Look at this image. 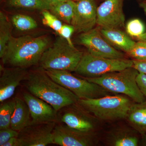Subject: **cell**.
<instances>
[{"mask_svg":"<svg viewBox=\"0 0 146 146\" xmlns=\"http://www.w3.org/2000/svg\"><path fill=\"white\" fill-rule=\"evenodd\" d=\"M24 81V86L29 92L48 103L57 111L76 103L79 99L71 91L53 80L41 67L29 72Z\"/></svg>","mask_w":146,"mask_h":146,"instance_id":"obj_1","label":"cell"},{"mask_svg":"<svg viewBox=\"0 0 146 146\" xmlns=\"http://www.w3.org/2000/svg\"><path fill=\"white\" fill-rule=\"evenodd\" d=\"M47 36H11L1 58L4 64L27 68L37 65L49 46Z\"/></svg>","mask_w":146,"mask_h":146,"instance_id":"obj_2","label":"cell"},{"mask_svg":"<svg viewBox=\"0 0 146 146\" xmlns=\"http://www.w3.org/2000/svg\"><path fill=\"white\" fill-rule=\"evenodd\" d=\"M133 102L125 95L117 94L98 98L79 99L76 103L99 120L113 121L126 119Z\"/></svg>","mask_w":146,"mask_h":146,"instance_id":"obj_3","label":"cell"},{"mask_svg":"<svg viewBox=\"0 0 146 146\" xmlns=\"http://www.w3.org/2000/svg\"><path fill=\"white\" fill-rule=\"evenodd\" d=\"M139 74L136 69L130 67L112 72L94 78H84L113 94H121L130 98L134 102L142 103L146 99L136 81Z\"/></svg>","mask_w":146,"mask_h":146,"instance_id":"obj_4","label":"cell"},{"mask_svg":"<svg viewBox=\"0 0 146 146\" xmlns=\"http://www.w3.org/2000/svg\"><path fill=\"white\" fill-rule=\"evenodd\" d=\"M83 54V52L71 46L59 36L45 51L39 64L44 70L74 72Z\"/></svg>","mask_w":146,"mask_h":146,"instance_id":"obj_5","label":"cell"},{"mask_svg":"<svg viewBox=\"0 0 146 146\" xmlns=\"http://www.w3.org/2000/svg\"><path fill=\"white\" fill-rule=\"evenodd\" d=\"M44 70L53 80L71 91L79 99L98 98L115 94L85 78L77 77L69 71L53 70Z\"/></svg>","mask_w":146,"mask_h":146,"instance_id":"obj_6","label":"cell"},{"mask_svg":"<svg viewBox=\"0 0 146 146\" xmlns=\"http://www.w3.org/2000/svg\"><path fill=\"white\" fill-rule=\"evenodd\" d=\"M132 60L126 58H109L83 53L74 72L84 78L98 77L105 74L117 72L133 67Z\"/></svg>","mask_w":146,"mask_h":146,"instance_id":"obj_7","label":"cell"},{"mask_svg":"<svg viewBox=\"0 0 146 146\" xmlns=\"http://www.w3.org/2000/svg\"><path fill=\"white\" fill-rule=\"evenodd\" d=\"M58 122H60L69 127L85 132H95L99 120L77 103L65 106L58 111Z\"/></svg>","mask_w":146,"mask_h":146,"instance_id":"obj_8","label":"cell"},{"mask_svg":"<svg viewBox=\"0 0 146 146\" xmlns=\"http://www.w3.org/2000/svg\"><path fill=\"white\" fill-rule=\"evenodd\" d=\"M77 42L87 48L91 54L109 58H123L124 55L112 46L102 35L100 27L81 33L78 37Z\"/></svg>","mask_w":146,"mask_h":146,"instance_id":"obj_9","label":"cell"},{"mask_svg":"<svg viewBox=\"0 0 146 146\" xmlns=\"http://www.w3.org/2000/svg\"><path fill=\"white\" fill-rule=\"evenodd\" d=\"M97 143L95 132H83L58 123L55 126L53 144L60 146H91Z\"/></svg>","mask_w":146,"mask_h":146,"instance_id":"obj_10","label":"cell"},{"mask_svg":"<svg viewBox=\"0 0 146 146\" xmlns=\"http://www.w3.org/2000/svg\"><path fill=\"white\" fill-rule=\"evenodd\" d=\"M56 122L31 123L19 131L21 146H46L53 144V131Z\"/></svg>","mask_w":146,"mask_h":146,"instance_id":"obj_11","label":"cell"},{"mask_svg":"<svg viewBox=\"0 0 146 146\" xmlns=\"http://www.w3.org/2000/svg\"><path fill=\"white\" fill-rule=\"evenodd\" d=\"M124 0H105L97 8V25L103 29H121L125 27L123 11Z\"/></svg>","mask_w":146,"mask_h":146,"instance_id":"obj_12","label":"cell"},{"mask_svg":"<svg viewBox=\"0 0 146 146\" xmlns=\"http://www.w3.org/2000/svg\"><path fill=\"white\" fill-rule=\"evenodd\" d=\"M97 8L95 0H80L76 3L71 23L75 31L84 33L94 28L97 25Z\"/></svg>","mask_w":146,"mask_h":146,"instance_id":"obj_13","label":"cell"},{"mask_svg":"<svg viewBox=\"0 0 146 146\" xmlns=\"http://www.w3.org/2000/svg\"><path fill=\"white\" fill-rule=\"evenodd\" d=\"M23 98L28 106L31 123L58 122V111L51 105L29 92H23Z\"/></svg>","mask_w":146,"mask_h":146,"instance_id":"obj_14","label":"cell"},{"mask_svg":"<svg viewBox=\"0 0 146 146\" xmlns=\"http://www.w3.org/2000/svg\"><path fill=\"white\" fill-rule=\"evenodd\" d=\"M0 102L5 101L12 97L15 90L29 73L27 68L12 67L5 68L1 65Z\"/></svg>","mask_w":146,"mask_h":146,"instance_id":"obj_15","label":"cell"},{"mask_svg":"<svg viewBox=\"0 0 146 146\" xmlns=\"http://www.w3.org/2000/svg\"><path fill=\"white\" fill-rule=\"evenodd\" d=\"M100 28L102 35L110 44L126 53L136 43L119 29Z\"/></svg>","mask_w":146,"mask_h":146,"instance_id":"obj_16","label":"cell"},{"mask_svg":"<svg viewBox=\"0 0 146 146\" xmlns=\"http://www.w3.org/2000/svg\"><path fill=\"white\" fill-rule=\"evenodd\" d=\"M15 105L11 120L10 127L17 131H21L31 124V115L28 106L23 99L16 97Z\"/></svg>","mask_w":146,"mask_h":146,"instance_id":"obj_17","label":"cell"},{"mask_svg":"<svg viewBox=\"0 0 146 146\" xmlns=\"http://www.w3.org/2000/svg\"><path fill=\"white\" fill-rule=\"evenodd\" d=\"M126 119L133 129L141 136L146 135V101L133 103Z\"/></svg>","mask_w":146,"mask_h":146,"instance_id":"obj_18","label":"cell"},{"mask_svg":"<svg viewBox=\"0 0 146 146\" xmlns=\"http://www.w3.org/2000/svg\"><path fill=\"white\" fill-rule=\"evenodd\" d=\"M107 143L112 146H137L139 144L138 137L131 129H117L110 131L108 136Z\"/></svg>","mask_w":146,"mask_h":146,"instance_id":"obj_19","label":"cell"},{"mask_svg":"<svg viewBox=\"0 0 146 146\" xmlns=\"http://www.w3.org/2000/svg\"><path fill=\"white\" fill-rule=\"evenodd\" d=\"M76 7V2L72 0H68L53 6L50 11L60 20L71 24Z\"/></svg>","mask_w":146,"mask_h":146,"instance_id":"obj_20","label":"cell"},{"mask_svg":"<svg viewBox=\"0 0 146 146\" xmlns=\"http://www.w3.org/2000/svg\"><path fill=\"white\" fill-rule=\"evenodd\" d=\"M11 27L7 17L1 11L0 12V57L4 53L11 36Z\"/></svg>","mask_w":146,"mask_h":146,"instance_id":"obj_21","label":"cell"},{"mask_svg":"<svg viewBox=\"0 0 146 146\" xmlns=\"http://www.w3.org/2000/svg\"><path fill=\"white\" fill-rule=\"evenodd\" d=\"M8 5L18 8L50 10L52 6L45 0H8Z\"/></svg>","mask_w":146,"mask_h":146,"instance_id":"obj_22","label":"cell"},{"mask_svg":"<svg viewBox=\"0 0 146 146\" xmlns=\"http://www.w3.org/2000/svg\"><path fill=\"white\" fill-rule=\"evenodd\" d=\"M0 129L10 127L11 120L15 108V99L1 103Z\"/></svg>","mask_w":146,"mask_h":146,"instance_id":"obj_23","label":"cell"},{"mask_svg":"<svg viewBox=\"0 0 146 146\" xmlns=\"http://www.w3.org/2000/svg\"><path fill=\"white\" fill-rule=\"evenodd\" d=\"M14 27L20 31H28L37 27V23L31 16L23 14H16L11 18Z\"/></svg>","mask_w":146,"mask_h":146,"instance_id":"obj_24","label":"cell"},{"mask_svg":"<svg viewBox=\"0 0 146 146\" xmlns=\"http://www.w3.org/2000/svg\"><path fill=\"white\" fill-rule=\"evenodd\" d=\"M49 11H42V23L45 25L54 30L58 34L63 25L60 19L52 12L51 13Z\"/></svg>","mask_w":146,"mask_h":146,"instance_id":"obj_25","label":"cell"},{"mask_svg":"<svg viewBox=\"0 0 146 146\" xmlns=\"http://www.w3.org/2000/svg\"><path fill=\"white\" fill-rule=\"evenodd\" d=\"M126 31L130 36L138 38L144 33L145 27L140 19L135 18L128 22L126 25Z\"/></svg>","mask_w":146,"mask_h":146,"instance_id":"obj_26","label":"cell"},{"mask_svg":"<svg viewBox=\"0 0 146 146\" xmlns=\"http://www.w3.org/2000/svg\"><path fill=\"white\" fill-rule=\"evenodd\" d=\"M133 59L138 60L146 59V43L143 41L138 40L136 42L132 48L128 53Z\"/></svg>","mask_w":146,"mask_h":146,"instance_id":"obj_27","label":"cell"},{"mask_svg":"<svg viewBox=\"0 0 146 146\" xmlns=\"http://www.w3.org/2000/svg\"><path fill=\"white\" fill-rule=\"evenodd\" d=\"M19 132L10 127L0 129V146H3L10 138L18 137Z\"/></svg>","mask_w":146,"mask_h":146,"instance_id":"obj_28","label":"cell"},{"mask_svg":"<svg viewBox=\"0 0 146 146\" xmlns=\"http://www.w3.org/2000/svg\"><path fill=\"white\" fill-rule=\"evenodd\" d=\"M74 31H75L74 28L71 24L63 25L58 35L65 39L71 46L74 47L71 39L72 35Z\"/></svg>","mask_w":146,"mask_h":146,"instance_id":"obj_29","label":"cell"},{"mask_svg":"<svg viewBox=\"0 0 146 146\" xmlns=\"http://www.w3.org/2000/svg\"><path fill=\"white\" fill-rule=\"evenodd\" d=\"M136 81L140 90L145 98L146 101V74L139 73L137 76Z\"/></svg>","mask_w":146,"mask_h":146,"instance_id":"obj_30","label":"cell"},{"mask_svg":"<svg viewBox=\"0 0 146 146\" xmlns=\"http://www.w3.org/2000/svg\"><path fill=\"white\" fill-rule=\"evenodd\" d=\"M133 67L136 69L139 73L146 74V59L138 60L133 59Z\"/></svg>","mask_w":146,"mask_h":146,"instance_id":"obj_31","label":"cell"},{"mask_svg":"<svg viewBox=\"0 0 146 146\" xmlns=\"http://www.w3.org/2000/svg\"><path fill=\"white\" fill-rule=\"evenodd\" d=\"M3 146H21V144L18 137H13L10 138Z\"/></svg>","mask_w":146,"mask_h":146,"instance_id":"obj_32","label":"cell"},{"mask_svg":"<svg viewBox=\"0 0 146 146\" xmlns=\"http://www.w3.org/2000/svg\"><path fill=\"white\" fill-rule=\"evenodd\" d=\"M45 1L48 3L52 7L53 6L63 2L66 1H68V0H45Z\"/></svg>","mask_w":146,"mask_h":146,"instance_id":"obj_33","label":"cell"},{"mask_svg":"<svg viewBox=\"0 0 146 146\" xmlns=\"http://www.w3.org/2000/svg\"><path fill=\"white\" fill-rule=\"evenodd\" d=\"M138 40H141V41H143V42L146 43V33H144L143 34L141 35V36H139L137 38Z\"/></svg>","mask_w":146,"mask_h":146,"instance_id":"obj_34","label":"cell"},{"mask_svg":"<svg viewBox=\"0 0 146 146\" xmlns=\"http://www.w3.org/2000/svg\"><path fill=\"white\" fill-rule=\"evenodd\" d=\"M140 144L141 145L146 146V135L142 136V139L140 141Z\"/></svg>","mask_w":146,"mask_h":146,"instance_id":"obj_35","label":"cell"},{"mask_svg":"<svg viewBox=\"0 0 146 146\" xmlns=\"http://www.w3.org/2000/svg\"><path fill=\"white\" fill-rule=\"evenodd\" d=\"M140 5H141V7L143 9L144 12L146 14V1L141 3Z\"/></svg>","mask_w":146,"mask_h":146,"instance_id":"obj_36","label":"cell"},{"mask_svg":"<svg viewBox=\"0 0 146 146\" xmlns=\"http://www.w3.org/2000/svg\"><path fill=\"white\" fill-rule=\"evenodd\" d=\"M75 1H80V0H75Z\"/></svg>","mask_w":146,"mask_h":146,"instance_id":"obj_37","label":"cell"}]
</instances>
